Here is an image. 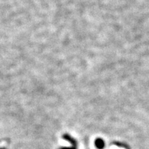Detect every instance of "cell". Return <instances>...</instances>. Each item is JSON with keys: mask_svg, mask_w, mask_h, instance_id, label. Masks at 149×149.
Wrapping results in <instances>:
<instances>
[{"mask_svg": "<svg viewBox=\"0 0 149 149\" xmlns=\"http://www.w3.org/2000/svg\"><path fill=\"white\" fill-rule=\"evenodd\" d=\"M59 149H76V147H72V148H61Z\"/></svg>", "mask_w": 149, "mask_h": 149, "instance_id": "cell-2", "label": "cell"}, {"mask_svg": "<svg viewBox=\"0 0 149 149\" xmlns=\"http://www.w3.org/2000/svg\"><path fill=\"white\" fill-rule=\"evenodd\" d=\"M95 145L98 148L102 149L104 147V142L101 139H97L95 141Z\"/></svg>", "mask_w": 149, "mask_h": 149, "instance_id": "cell-1", "label": "cell"}, {"mask_svg": "<svg viewBox=\"0 0 149 149\" xmlns=\"http://www.w3.org/2000/svg\"><path fill=\"white\" fill-rule=\"evenodd\" d=\"M0 149H1V148H0Z\"/></svg>", "mask_w": 149, "mask_h": 149, "instance_id": "cell-3", "label": "cell"}]
</instances>
